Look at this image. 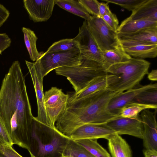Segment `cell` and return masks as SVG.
Listing matches in <instances>:
<instances>
[{
  "label": "cell",
  "instance_id": "1",
  "mask_svg": "<svg viewBox=\"0 0 157 157\" xmlns=\"http://www.w3.org/2000/svg\"><path fill=\"white\" fill-rule=\"evenodd\" d=\"M34 117L20 63L14 61L0 89V119L13 144L28 149Z\"/></svg>",
  "mask_w": 157,
  "mask_h": 157
},
{
  "label": "cell",
  "instance_id": "2",
  "mask_svg": "<svg viewBox=\"0 0 157 157\" xmlns=\"http://www.w3.org/2000/svg\"><path fill=\"white\" fill-rule=\"evenodd\" d=\"M117 93L106 89L67 105L56 122V128L70 137L74 131L84 125L105 124L118 117L110 113L107 109L109 101Z\"/></svg>",
  "mask_w": 157,
  "mask_h": 157
},
{
  "label": "cell",
  "instance_id": "3",
  "mask_svg": "<svg viewBox=\"0 0 157 157\" xmlns=\"http://www.w3.org/2000/svg\"><path fill=\"white\" fill-rule=\"evenodd\" d=\"M33 117L28 151L31 157H62L69 140L56 128L45 125Z\"/></svg>",
  "mask_w": 157,
  "mask_h": 157
},
{
  "label": "cell",
  "instance_id": "4",
  "mask_svg": "<svg viewBox=\"0 0 157 157\" xmlns=\"http://www.w3.org/2000/svg\"><path fill=\"white\" fill-rule=\"evenodd\" d=\"M150 65L144 59L132 57L128 61L109 66L106 69L109 74L107 89L119 93L134 87L148 74Z\"/></svg>",
  "mask_w": 157,
  "mask_h": 157
},
{
  "label": "cell",
  "instance_id": "5",
  "mask_svg": "<svg viewBox=\"0 0 157 157\" xmlns=\"http://www.w3.org/2000/svg\"><path fill=\"white\" fill-rule=\"evenodd\" d=\"M80 59L81 63L77 65L55 69L57 75L67 78L75 92L81 90L95 79L108 74L102 63L86 58Z\"/></svg>",
  "mask_w": 157,
  "mask_h": 157
},
{
  "label": "cell",
  "instance_id": "6",
  "mask_svg": "<svg viewBox=\"0 0 157 157\" xmlns=\"http://www.w3.org/2000/svg\"><path fill=\"white\" fill-rule=\"evenodd\" d=\"M80 63L78 46L67 51L47 53L41 52L40 57L34 62L40 69L43 77L57 68L76 65Z\"/></svg>",
  "mask_w": 157,
  "mask_h": 157
},
{
  "label": "cell",
  "instance_id": "7",
  "mask_svg": "<svg viewBox=\"0 0 157 157\" xmlns=\"http://www.w3.org/2000/svg\"><path fill=\"white\" fill-rule=\"evenodd\" d=\"M86 21L89 32L101 52L114 49L119 45L116 32L112 30L101 17L91 16Z\"/></svg>",
  "mask_w": 157,
  "mask_h": 157
},
{
  "label": "cell",
  "instance_id": "8",
  "mask_svg": "<svg viewBox=\"0 0 157 157\" xmlns=\"http://www.w3.org/2000/svg\"><path fill=\"white\" fill-rule=\"evenodd\" d=\"M69 95L61 89L52 87L44 94V105L46 113L53 127L65 111L68 105Z\"/></svg>",
  "mask_w": 157,
  "mask_h": 157
},
{
  "label": "cell",
  "instance_id": "9",
  "mask_svg": "<svg viewBox=\"0 0 157 157\" xmlns=\"http://www.w3.org/2000/svg\"><path fill=\"white\" fill-rule=\"evenodd\" d=\"M73 39L78 43L80 58L94 60L104 64L101 51L89 32L86 20L79 28L78 33Z\"/></svg>",
  "mask_w": 157,
  "mask_h": 157
},
{
  "label": "cell",
  "instance_id": "10",
  "mask_svg": "<svg viewBox=\"0 0 157 157\" xmlns=\"http://www.w3.org/2000/svg\"><path fill=\"white\" fill-rule=\"evenodd\" d=\"M25 61L32 79L36 98L37 116L34 118L42 124L49 127L55 128L52 126L45 109L43 84L44 77L41 72L34 62L26 60Z\"/></svg>",
  "mask_w": 157,
  "mask_h": 157
},
{
  "label": "cell",
  "instance_id": "11",
  "mask_svg": "<svg viewBox=\"0 0 157 157\" xmlns=\"http://www.w3.org/2000/svg\"><path fill=\"white\" fill-rule=\"evenodd\" d=\"M119 135H128L143 139V124L140 115L136 118L124 117L120 116L105 124Z\"/></svg>",
  "mask_w": 157,
  "mask_h": 157
},
{
  "label": "cell",
  "instance_id": "12",
  "mask_svg": "<svg viewBox=\"0 0 157 157\" xmlns=\"http://www.w3.org/2000/svg\"><path fill=\"white\" fill-rule=\"evenodd\" d=\"M157 88V83L141 86L139 85L134 87L117 93L110 99L107 107L108 111L116 116H120L122 109L142 91L149 89Z\"/></svg>",
  "mask_w": 157,
  "mask_h": 157
},
{
  "label": "cell",
  "instance_id": "13",
  "mask_svg": "<svg viewBox=\"0 0 157 157\" xmlns=\"http://www.w3.org/2000/svg\"><path fill=\"white\" fill-rule=\"evenodd\" d=\"M24 7L34 22H45L51 17L55 0H24Z\"/></svg>",
  "mask_w": 157,
  "mask_h": 157
},
{
  "label": "cell",
  "instance_id": "14",
  "mask_svg": "<svg viewBox=\"0 0 157 157\" xmlns=\"http://www.w3.org/2000/svg\"><path fill=\"white\" fill-rule=\"evenodd\" d=\"M116 134L115 131L105 124H87L75 130L71 134L70 137L74 140L85 139L97 140L100 138L108 140Z\"/></svg>",
  "mask_w": 157,
  "mask_h": 157
},
{
  "label": "cell",
  "instance_id": "15",
  "mask_svg": "<svg viewBox=\"0 0 157 157\" xmlns=\"http://www.w3.org/2000/svg\"><path fill=\"white\" fill-rule=\"evenodd\" d=\"M140 117L144 128L143 145L145 149L157 151V124L155 114L146 109L142 111Z\"/></svg>",
  "mask_w": 157,
  "mask_h": 157
},
{
  "label": "cell",
  "instance_id": "16",
  "mask_svg": "<svg viewBox=\"0 0 157 157\" xmlns=\"http://www.w3.org/2000/svg\"><path fill=\"white\" fill-rule=\"evenodd\" d=\"M119 41L125 52L132 58L144 59L157 56V44L129 40Z\"/></svg>",
  "mask_w": 157,
  "mask_h": 157
},
{
  "label": "cell",
  "instance_id": "17",
  "mask_svg": "<svg viewBox=\"0 0 157 157\" xmlns=\"http://www.w3.org/2000/svg\"><path fill=\"white\" fill-rule=\"evenodd\" d=\"M126 20H141L157 22V0H144L132 11Z\"/></svg>",
  "mask_w": 157,
  "mask_h": 157
},
{
  "label": "cell",
  "instance_id": "18",
  "mask_svg": "<svg viewBox=\"0 0 157 157\" xmlns=\"http://www.w3.org/2000/svg\"><path fill=\"white\" fill-rule=\"evenodd\" d=\"M108 75L95 79L78 92L67 93L69 95L67 105L96 92L106 89L108 86Z\"/></svg>",
  "mask_w": 157,
  "mask_h": 157
},
{
  "label": "cell",
  "instance_id": "19",
  "mask_svg": "<svg viewBox=\"0 0 157 157\" xmlns=\"http://www.w3.org/2000/svg\"><path fill=\"white\" fill-rule=\"evenodd\" d=\"M119 40H132L157 44V26L144 28L130 33H117Z\"/></svg>",
  "mask_w": 157,
  "mask_h": 157
},
{
  "label": "cell",
  "instance_id": "20",
  "mask_svg": "<svg viewBox=\"0 0 157 157\" xmlns=\"http://www.w3.org/2000/svg\"><path fill=\"white\" fill-rule=\"evenodd\" d=\"M107 140L108 148L112 157H132L129 145L120 135L115 134Z\"/></svg>",
  "mask_w": 157,
  "mask_h": 157
},
{
  "label": "cell",
  "instance_id": "21",
  "mask_svg": "<svg viewBox=\"0 0 157 157\" xmlns=\"http://www.w3.org/2000/svg\"><path fill=\"white\" fill-rule=\"evenodd\" d=\"M101 55L106 69L111 65L128 61L132 58L125 52L120 44L114 49L101 52Z\"/></svg>",
  "mask_w": 157,
  "mask_h": 157
},
{
  "label": "cell",
  "instance_id": "22",
  "mask_svg": "<svg viewBox=\"0 0 157 157\" xmlns=\"http://www.w3.org/2000/svg\"><path fill=\"white\" fill-rule=\"evenodd\" d=\"M157 26V22L141 20L124 19L118 26L117 33H130L148 27Z\"/></svg>",
  "mask_w": 157,
  "mask_h": 157
},
{
  "label": "cell",
  "instance_id": "23",
  "mask_svg": "<svg viewBox=\"0 0 157 157\" xmlns=\"http://www.w3.org/2000/svg\"><path fill=\"white\" fill-rule=\"evenodd\" d=\"M56 4L61 8L87 21L91 15L78 0H55Z\"/></svg>",
  "mask_w": 157,
  "mask_h": 157
},
{
  "label": "cell",
  "instance_id": "24",
  "mask_svg": "<svg viewBox=\"0 0 157 157\" xmlns=\"http://www.w3.org/2000/svg\"><path fill=\"white\" fill-rule=\"evenodd\" d=\"M22 30L23 33L25 43L30 59L33 61H36L41 55V52H39L36 46L38 38L34 32L28 28L23 27Z\"/></svg>",
  "mask_w": 157,
  "mask_h": 157
},
{
  "label": "cell",
  "instance_id": "25",
  "mask_svg": "<svg viewBox=\"0 0 157 157\" xmlns=\"http://www.w3.org/2000/svg\"><path fill=\"white\" fill-rule=\"evenodd\" d=\"M157 105H149L131 101L125 105L121 109L120 116L130 118H136L139 113L146 109H156Z\"/></svg>",
  "mask_w": 157,
  "mask_h": 157
},
{
  "label": "cell",
  "instance_id": "26",
  "mask_svg": "<svg viewBox=\"0 0 157 157\" xmlns=\"http://www.w3.org/2000/svg\"><path fill=\"white\" fill-rule=\"evenodd\" d=\"M62 157H95L82 145L70 139L63 152Z\"/></svg>",
  "mask_w": 157,
  "mask_h": 157
},
{
  "label": "cell",
  "instance_id": "27",
  "mask_svg": "<svg viewBox=\"0 0 157 157\" xmlns=\"http://www.w3.org/2000/svg\"><path fill=\"white\" fill-rule=\"evenodd\" d=\"M75 141L95 157H111L107 151L98 142L97 139H85Z\"/></svg>",
  "mask_w": 157,
  "mask_h": 157
},
{
  "label": "cell",
  "instance_id": "28",
  "mask_svg": "<svg viewBox=\"0 0 157 157\" xmlns=\"http://www.w3.org/2000/svg\"><path fill=\"white\" fill-rule=\"evenodd\" d=\"M149 105H157V88L144 90L140 93L132 101Z\"/></svg>",
  "mask_w": 157,
  "mask_h": 157
},
{
  "label": "cell",
  "instance_id": "29",
  "mask_svg": "<svg viewBox=\"0 0 157 157\" xmlns=\"http://www.w3.org/2000/svg\"><path fill=\"white\" fill-rule=\"evenodd\" d=\"M77 47L78 43L73 38L63 39L54 43L45 52L67 51Z\"/></svg>",
  "mask_w": 157,
  "mask_h": 157
},
{
  "label": "cell",
  "instance_id": "30",
  "mask_svg": "<svg viewBox=\"0 0 157 157\" xmlns=\"http://www.w3.org/2000/svg\"><path fill=\"white\" fill-rule=\"evenodd\" d=\"M108 3H113L132 11L144 0H101Z\"/></svg>",
  "mask_w": 157,
  "mask_h": 157
},
{
  "label": "cell",
  "instance_id": "31",
  "mask_svg": "<svg viewBox=\"0 0 157 157\" xmlns=\"http://www.w3.org/2000/svg\"><path fill=\"white\" fill-rule=\"evenodd\" d=\"M79 2L90 14L100 16L98 5L99 2L97 0H78Z\"/></svg>",
  "mask_w": 157,
  "mask_h": 157
},
{
  "label": "cell",
  "instance_id": "32",
  "mask_svg": "<svg viewBox=\"0 0 157 157\" xmlns=\"http://www.w3.org/2000/svg\"><path fill=\"white\" fill-rule=\"evenodd\" d=\"M106 24L113 31L116 32L119 21L116 15L112 12L101 17Z\"/></svg>",
  "mask_w": 157,
  "mask_h": 157
},
{
  "label": "cell",
  "instance_id": "33",
  "mask_svg": "<svg viewBox=\"0 0 157 157\" xmlns=\"http://www.w3.org/2000/svg\"><path fill=\"white\" fill-rule=\"evenodd\" d=\"M0 144L12 146L13 144L5 126L0 119Z\"/></svg>",
  "mask_w": 157,
  "mask_h": 157
},
{
  "label": "cell",
  "instance_id": "34",
  "mask_svg": "<svg viewBox=\"0 0 157 157\" xmlns=\"http://www.w3.org/2000/svg\"><path fill=\"white\" fill-rule=\"evenodd\" d=\"M0 152L7 157H23L8 145L0 144Z\"/></svg>",
  "mask_w": 157,
  "mask_h": 157
},
{
  "label": "cell",
  "instance_id": "35",
  "mask_svg": "<svg viewBox=\"0 0 157 157\" xmlns=\"http://www.w3.org/2000/svg\"><path fill=\"white\" fill-rule=\"evenodd\" d=\"M11 43V38L6 33H0V54L10 46Z\"/></svg>",
  "mask_w": 157,
  "mask_h": 157
},
{
  "label": "cell",
  "instance_id": "36",
  "mask_svg": "<svg viewBox=\"0 0 157 157\" xmlns=\"http://www.w3.org/2000/svg\"><path fill=\"white\" fill-rule=\"evenodd\" d=\"M10 12L3 5L0 4V27L8 18Z\"/></svg>",
  "mask_w": 157,
  "mask_h": 157
},
{
  "label": "cell",
  "instance_id": "37",
  "mask_svg": "<svg viewBox=\"0 0 157 157\" xmlns=\"http://www.w3.org/2000/svg\"><path fill=\"white\" fill-rule=\"evenodd\" d=\"M109 3L107 2H99L98 10L100 17H102L105 15L111 12L109 8Z\"/></svg>",
  "mask_w": 157,
  "mask_h": 157
},
{
  "label": "cell",
  "instance_id": "38",
  "mask_svg": "<svg viewBox=\"0 0 157 157\" xmlns=\"http://www.w3.org/2000/svg\"><path fill=\"white\" fill-rule=\"evenodd\" d=\"M145 157H157V151L153 149H145L143 150Z\"/></svg>",
  "mask_w": 157,
  "mask_h": 157
},
{
  "label": "cell",
  "instance_id": "39",
  "mask_svg": "<svg viewBox=\"0 0 157 157\" xmlns=\"http://www.w3.org/2000/svg\"><path fill=\"white\" fill-rule=\"evenodd\" d=\"M148 79L152 81H156L157 80V70L153 69L150 72L148 73Z\"/></svg>",
  "mask_w": 157,
  "mask_h": 157
},
{
  "label": "cell",
  "instance_id": "40",
  "mask_svg": "<svg viewBox=\"0 0 157 157\" xmlns=\"http://www.w3.org/2000/svg\"><path fill=\"white\" fill-rule=\"evenodd\" d=\"M0 157H7L3 154L2 153L0 152Z\"/></svg>",
  "mask_w": 157,
  "mask_h": 157
}]
</instances>
